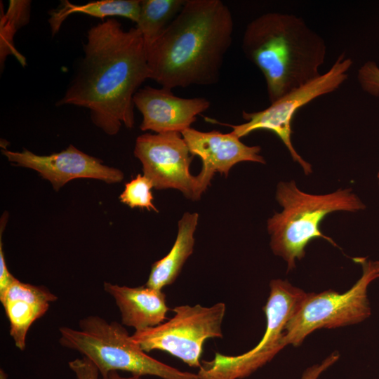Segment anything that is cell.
Masks as SVG:
<instances>
[{
    "label": "cell",
    "instance_id": "cell-1",
    "mask_svg": "<svg viewBox=\"0 0 379 379\" xmlns=\"http://www.w3.org/2000/svg\"><path fill=\"white\" fill-rule=\"evenodd\" d=\"M84 51L76 77L56 105L86 108L92 122L109 135L122 125L133 128V97L149 79L140 32L108 19L88 31Z\"/></svg>",
    "mask_w": 379,
    "mask_h": 379
},
{
    "label": "cell",
    "instance_id": "cell-2",
    "mask_svg": "<svg viewBox=\"0 0 379 379\" xmlns=\"http://www.w3.org/2000/svg\"><path fill=\"white\" fill-rule=\"evenodd\" d=\"M234 32L220 0H186L164 33L147 49L149 79L172 90L218 82Z\"/></svg>",
    "mask_w": 379,
    "mask_h": 379
},
{
    "label": "cell",
    "instance_id": "cell-3",
    "mask_svg": "<svg viewBox=\"0 0 379 379\" xmlns=\"http://www.w3.org/2000/svg\"><path fill=\"white\" fill-rule=\"evenodd\" d=\"M241 48L263 74L270 103L320 76L326 55L325 41L302 18L277 12L246 25Z\"/></svg>",
    "mask_w": 379,
    "mask_h": 379
},
{
    "label": "cell",
    "instance_id": "cell-4",
    "mask_svg": "<svg viewBox=\"0 0 379 379\" xmlns=\"http://www.w3.org/2000/svg\"><path fill=\"white\" fill-rule=\"evenodd\" d=\"M276 200L283 209L267 220V228L272 252L286 262L288 270L295 267L296 260L304 258L305 247L314 239L322 238L337 246L320 230L327 215L336 211L357 212L366 208L351 188L312 194L300 190L294 180L278 183Z\"/></svg>",
    "mask_w": 379,
    "mask_h": 379
},
{
    "label": "cell",
    "instance_id": "cell-5",
    "mask_svg": "<svg viewBox=\"0 0 379 379\" xmlns=\"http://www.w3.org/2000/svg\"><path fill=\"white\" fill-rule=\"evenodd\" d=\"M79 328L60 327L59 343L89 359L102 378L110 371H123L162 379H199L197 374L181 371L147 354L117 321L90 315L80 319Z\"/></svg>",
    "mask_w": 379,
    "mask_h": 379
},
{
    "label": "cell",
    "instance_id": "cell-6",
    "mask_svg": "<svg viewBox=\"0 0 379 379\" xmlns=\"http://www.w3.org/2000/svg\"><path fill=\"white\" fill-rule=\"evenodd\" d=\"M225 310L223 302L208 307L199 304L177 306L172 309V318L157 326L135 331L130 338L145 352L164 351L190 366L200 368L204 342L223 337Z\"/></svg>",
    "mask_w": 379,
    "mask_h": 379
},
{
    "label": "cell",
    "instance_id": "cell-7",
    "mask_svg": "<svg viewBox=\"0 0 379 379\" xmlns=\"http://www.w3.org/2000/svg\"><path fill=\"white\" fill-rule=\"evenodd\" d=\"M354 260L362 266L361 278L343 293L333 290L308 293L286 326L284 337L286 345L299 346L309 334L318 328L355 324L371 314L367 288L372 281L378 278L377 272L373 261L365 258H357Z\"/></svg>",
    "mask_w": 379,
    "mask_h": 379
},
{
    "label": "cell",
    "instance_id": "cell-8",
    "mask_svg": "<svg viewBox=\"0 0 379 379\" xmlns=\"http://www.w3.org/2000/svg\"><path fill=\"white\" fill-rule=\"evenodd\" d=\"M352 60L340 54L324 74L291 91L262 110L242 112L245 122L239 125L221 124L232 128L241 138L257 130H268L276 134L288 150L293 160L302 168L305 175L312 173V165L295 150L291 140L292 121L296 112L313 100L338 89L348 78Z\"/></svg>",
    "mask_w": 379,
    "mask_h": 379
},
{
    "label": "cell",
    "instance_id": "cell-9",
    "mask_svg": "<svg viewBox=\"0 0 379 379\" xmlns=\"http://www.w3.org/2000/svg\"><path fill=\"white\" fill-rule=\"evenodd\" d=\"M133 152L156 190L175 189L191 200L200 199L196 176L190 171L193 156L181 133H143L137 138Z\"/></svg>",
    "mask_w": 379,
    "mask_h": 379
},
{
    "label": "cell",
    "instance_id": "cell-10",
    "mask_svg": "<svg viewBox=\"0 0 379 379\" xmlns=\"http://www.w3.org/2000/svg\"><path fill=\"white\" fill-rule=\"evenodd\" d=\"M2 154L16 166L33 169L48 180L55 190L77 178H92L116 183L124 179L121 171L69 145L65 149L49 155H39L23 149L13 152L4 149Z\"/></svg>",
    "mask_w": 379,
    "mask_h": 379
},
{
    "label": "cell",
    "instance_id": "cell-11",
    "mask_svg": "<svg viewBox=\"0 0 379 379\" xmlns=\"http://www.w3.org/2000/svg\"><path fill=\"white\" fill-rule=\"evenodd\" d=\"M192 155L202 161L199 173L196 175L197 193L201 197L218 172L227 177L235 164L243 161L265 164L260 154V146H248L232 132L200 131L189 128L181 133Z\"/></svg>",
    "mask_w": 379,
    "mask_h": 379
},
{
    "label": "cell",
    "instance_id": "cell-12",
    "mask_svg": "<svg viewBox=\"0 0 379 379\" xmlns=\"http://www.w3.org/2000/svg\"><path fill=\"white\" fill-rule=\"evenodd\" d=\"M133 102L142 117L140 129L155 133H181L191 128L197 115L211 106L205 98H180L172 90L151 86L140 88L133 97Z\"/></svg>",
    "mask_w": 379,
    "mask_h": 379
},
{
    "label": "cell",
    "instance_id": "cell-13",
    "mask_svg": "<svg viewBox=\"0 0 379 379\" xmlns=\"http://www.w3.org/2000/svg\"><path fill=\"white\" fill-rule=\"evenodd\" d=\"M57 300V295L46 287L23 283L17 279L0 298L9 322V333L17 348L25 349L30 326Z\"/></svg>",
    "mask_w": 379,
    "mask_h": 379
},
{
    "label": "cell",
    "instance_id": "cell-14",
    "mask_svg": "<svg viewBox=\"0 0 379 379\" xmlns=\"http://www.w3.org/2000/svg\"><path fill=\"white\" fill-rule=\"evenodd\" d=\"M103 288L114 298L123 325L140 331L157 326L167 319L170 309L161 290L146 285L128 287L109 282H105Z\"/></svg>",
    "mask_w": 379,
    "mask_h": 379
},
{
    "label": "cell",
    "instance_id": "cell-15",
    "mask_svg": "<svg viewBox=\"0 0 379 379\" xmlns=\"http://www.w3.org/2000/svg\"><path fill=\"white\" fill-rule=\"evenodd\" d=\"M270 292L262 310L267 320L265 333L254 352L277 354L286 346L284 342L285 328L298 310L308 293L293 286L287 280L273 279L270 283Z\"/></svg>",
    "mask_w": 379,
    "mask_h": 379
},
{
    "label": "cell",
    "instance_id": "cell-16",
    "mask_svg": "<svg viewBox=\"0 0 379 379\" xmlns=\"http://www.w3.org/2000/svg\"><path fill=\"white\" fill-rule=\"evenodd\" d=\"M198 220L197 213L183 214L178 223V234L173 246L166 256L152 264L146 286L162 290L175 281L185 262L193 253L194 235Z\"/></svg>",
    "mask_w": 379,
    "mask_h": 379
},
{
    "label": "cell",
    "instance_id": "cell-17",
    "mask_svg": "<svg viewBox=\"0 0 379 379\" xmlns=\"http://www.w3.org/2000/svg\"><path fill=\"white\" fill-rule=\"evenodd\" d=\"M140 0H102L84 5H75L68 1H64L60 8L51 13L48 22L53 35L59 31L65 19L75 13L102 19L110 16H120L136 23L140 14Z\"/></svg>",
    "mask_w": 379,
    "mask_h": 379
},
{
    "label": "cell",
    "instance_id": "cell-18",
    "mask_svg": "<svg viewBox=\"0 0 379 379\" xmlns=\"http://www.w3.org/2000/svg\"><path fill=\"white\" fill-rule=\"evenodd\" d=\"M186 0H142L135 28L140 32L146 49L166 30Z\"/></svg>",
    "mask_w": 379,
    "mask_h": 379
},
{
    "label": "cell",
    "instance_id": "cell-19",
    "mask_svg": "<svg viewBox=\"0 0 379 379\" xmlns=\"http://www.w3.org/2000/svg\"><path fill=\"white\" fill-rule=\"evenodd\" d=\"M29 1H10L8 13L4 18L6 23L1 21V60L5 58V55L13 54L22 65L25 59L13 48V36L20 27L26 23L29 19Z\"/></svg>",
    "mask_w": 379,
    "mask_h": 379
},
{
    "label": "cell",
    "instance_id": "cell-20",
    "mask_svg": "<svg viewBox=\"0 0 379 379\" xmlns=\"http://www.w3.org/2000/svg\"><path fill=\"white\" fill-rule=\"evenodd\" d=\"M153 187V184L148 178L138 174L126 183L124 190L119 196V200L132 208H146L148 211L158 212L152 203V189Z\"/></svg>",
    "mask_w": 379,
    "mask_h": 379
},
{
    "label": "cell",
    "instance_id": "cell-21",
    "mask_svg": "<svg viewBox=\"0 0 379 379\" xmlns=\"http://www.w3.org/2000/svg\"><path fill=\"white\" fill-rule=\"evenodd\" d=\"M357 79L366 93L379 96V67L375 62L364 63L358 70Z\"/></svg>",
    "mask_w": 379,
    "mask_h": 379
},
{
    "label": "cell",
    "instance_id": "cell-22",
    "mask_svg": "<svg viewBox=\"0 0 379 379\" xmlns=\"http://www.w3.org/2000/svg\"><path fill=\"white\" fill-rule=\"evenodd\" d=\"M68 365L77 379H100L98 368L84 357L69 361Z\"/></svg>",
    "mask_w": 379,
    "mask_h": 379
},
{
    "label": "cell",
    "instance_id": "cell-23",
    "mask_svg": "<svg viewBox=\"0 0 379 379\" xmlns=\"http://www.w3.org/2000/svg\"><path fill=\"white\" fill-rule=\"evenodd\" d=\"M14 277L9 272L4 257L3 244L1 239V233L0 235V298L2 297L11 284L15 281Z\"/></svg>",
    "mask_w": 379,
    "mask_h": 379
},
{
    "label": "cell",
    "instance_id": "cell-24",
    "mask_svg": "<svg viewBox=\"0 0 379 379\" xmlns=\"http://www.w3.org/2000/svg\"><path fill=\"white\" fill-rule=\"evenodd\" d=\"M339 357L337 352L333 353L330 357L326 359L321 364L314 365L305 371L302 379H317L318 376L334 362Z\"/></svg>",
    "mask_w": 379,
    "mask_h": 379
},
{
    "label": "cell",
    "instance_id": "cell-25",
    "mask_svg": "<svg viewBox=\"0 0 379 379\" xmlns=\"http://www.w3.org/2000/svg\"><path fill=\"white\" fill-rule=\"evenodd\" d=\"M102 379H142V376L137 375H132L131 376H129V377H123L119 374L118 371H113L108 373L107 375L102 378Z\"/></svg>",
    "mask_w": 379,
    "mask_h": 379
},
{
    "label": "cell",
    "instance_id": "cell-26",
    "mask_svg": "<svg viewBox=\"0 0 379 379\" xmlns=\"http://www.w3.org/2000/svg\"><path fill=\"white\" fill-rule=\"evenodd\" d=\"M0 379H8L7 373L2 368L0 369Z\"/></svg>",
    "mask_w": 379,
    "mask_h": 379
},
{
    "label": "cell",
    "instance_id": "cell-27",
    "mask_svg": "<svg viewBox=\"0 0 379 379\" xmlns=\"http://www.w3.org/2000/svg\"><path fill=\"white\" fill-rule=\"evenodd\" d=\"M373 265L377 272L378 277H379V260L373 261Z\"/></svg>",
    "mask_w": 379,
    "mask_h": 379
},
{
    "label": "cell",
    "instance_id": "cell-28",
    "mask_svg": "<svg viewBox=\"0 0 379 379\" xmlns=\"http://www.w3.org/2000/svg\"><path fill=\"white\" fill-rule=\"evenodd\" d=\"M378 184H379V171H378Z\"/></svg>",
    "mask_w": 379,
    "mask_h": 379
}]
</instances>
